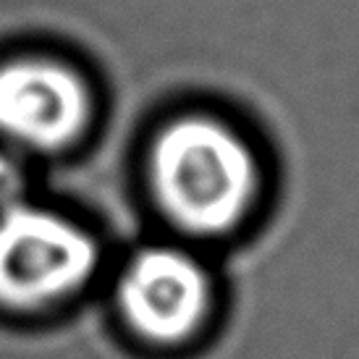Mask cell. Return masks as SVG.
Instances as JSON below:
<instances>
[{
    "label": "cell",
    "instance_id": "7a4b0ae2",
    "mask_svg": "<svg viewBox=\"0 0 359 359\" xmlns=\"http://www.w3.org/2000/svg\"><path fill=\"white\" fill-rule=\"evenodd\" d=\"M100 244L66 212L21 200L0 210V315L37 320L90 286Z\"/></svg>",
    "mask_w": 359,
    "mask_h": 359
},
{
    "label": "cell",
    "instance_id": "277c9868",
    "mask_svg": "<svg viewBox=\"0 0 359 359\" xmlns=\"http://www.w3.org/2000/svg\"><path fill=\"white\" fill-rule=\"evenodd\" d=\"M95 116L87 76L55 55L0 60V137L32 152H63L84 140Z\"/></svg>",
    "mask_w": 359,
    "mask_h": 359
},
{
    "label": "cell",
    "instance_id": "6da1fadb",
    "mask_svg": "<svg viewBox=\"0 0 359 359\" xmlns=\"http://www.w3.org/2000/svg\"><path fill=\"white\" fill-rule=\"evenodd\" d=\"M147 184L170 226L187 236L212 239L236 231L252 215L262 170L247 137L231 123L187 113L152 134Z\"/></svg>",
    "mask_w": 359,
    "mask_h": 359
},
{
    "label": "cell",
    "instance_id": "3957f363",
    "mask_svg": "<svg viewBox=\"0 0 359 359\" xmlns=\"http://www.w3.org/2000/svg\"><path fill=\"white\" fill-rule=\"evenodd\" d=\"M212 302L210 273L179 247L140 250L116 283L123 328L152 349H173L194 339L210 320Z\"/></svg>",
    "mask_w": 359,
    "mask_h": 359
},
{
    "label": "cell",
    "instance_id": "5b68a950",
    "mask_svg": "<svg viewBox=\"0 0 359 359\" xmlns=\"http://www.w3.org/2000/svg\"><path fill=\"white\" fill-rule=\"evenodd\" d=\"M24 189H27L24 168L11 155L0 152V210L24 200Z\"/></svg>",
    "mask_w": 359,
    "mask_h": 359
}]
</instances>
